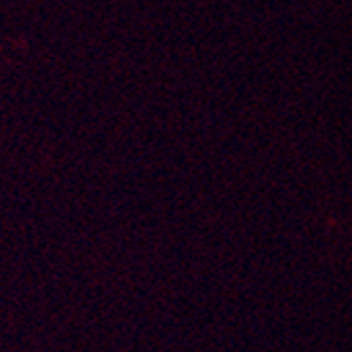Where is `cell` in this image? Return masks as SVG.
Masks as SVG:
<instances>
[]
</instances>
